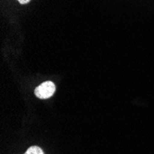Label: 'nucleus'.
Masks as SVG:
<instances>
[{
    "mask_svg": "<svg viewBox=\"0 0 154 154\" xmlns=\"http://www.w3.org/2000/svg\"><path fill=\"white\" fill-rule=\"evenodd\" d=\"M54 91H55V85L54 84V82L45 81L44 83L40 84V85L34 90V94L39 99L45 100L53 96Z\"/></svg>",
    "mask_w": 154,
    "mask_h": 154,
    "instance_id": "nucleus-1",
    "label": "nucleus"
},
{
    "mask_svg": "<svg viewBox=\"0 0 154 154\" xmlns=\"http://www.w3.org/2000/svg\"><path fill=\"white\" fill-rule=\"evenodd\" d=\"M25 154H45V152L38 146H32L26 150Z\"/></svg>",
    "mask_w": 154,
    "mask_h": 154,
    "instance_id": "nucleus-2",
    "label": "nucleus"
},
{
    "mask_svg": "<svg viewBox=\"0 0 154 154\" xmlns=\"http://www.w3.org/2000/svg\"><path fill=\"white\" fill-rule=\"evenodd\" d=\"M18 1L20 2V4L24 5V4H28V3L31 1V0H18Z\"/></svg>",
    "mask_w": 154,
    "mask_h": 154,
    "instance_id": "nucleus-3",
    "label": "nucleus"
},
{
    "mask_svg": "<svg viewBox=\"0 0 154 154\" xmlns=\"http://www.w3.org/2000/svg\"><path fill=\"white\" fill-rule=\"evenodd\" d=\"M24 154H25V153H24Z\"/></svg>",
    "mask_w": 154,
    "mask_h": 154,
    "instance_id": "nucleus-4",
    "label": "nucleus"
}]
</instances>
